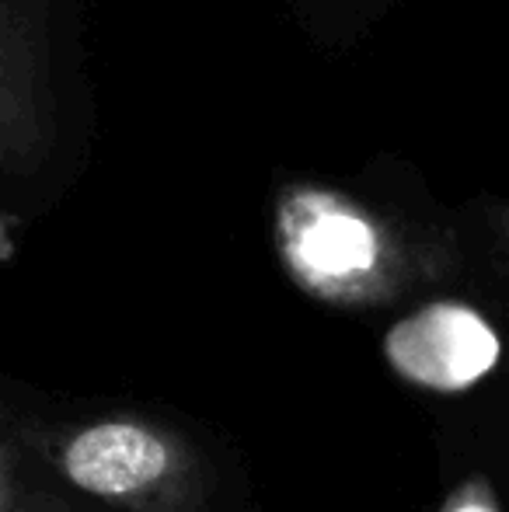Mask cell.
I'll return each instance as SVG.
<instances>
[{
    "mask_svg": "<svg viewBox=\"0 0 509 512\" xmlns=\"http://www.w3.org/2000/svg\"><path fill=\"white\" fill-rule=\"evenodd\" d=\"M496 234L503 237V244L509 248V206H499L496 209Z\"/></svg>",
    "mask_w": 509,
    "mask_h": 512,
    "instance_id": "obj_8",
    "label": "cell"
},
{
    "mask_svg": "<svg viewBox=\"0 0 509 512\" xmlns=\"http://www.w3.org/2000/svg\"><path fill=\"white\" fill-rule=\"evenodd\" d=\"M0 512H67V506L28 485L14 450L4 443H0Z\"/></svg>",
    "mask_w": 509,
    "mask_h": 512,
    "instance_id": "obj_5",
    "label": "cell"
},
{
    "mask_svg": "<svg viewBox=\"0 0 509 512\" xmlns=\"http://www.w3.org/2000/svg\"><path fill=\"white\" fill-rule=\"evenodd\" d=\"M49 460L84 495L129 512H213L210 467L192 439L147 418H102L49 436Z\"/></svg>",
    "mask_w": 509,
    "mask_h": 512,
    "instance_id": "obj_2",
    "label": "cell"
},
{
    "mask_svg": "<svg viewBox=\"0 0 509 512\" xmlns=\"http://www.w3.org/2000/svg\"><path fill=\"white\" fill-rule=\"evenodd\" d=\"M276 251L293 283L332 307H381L440 276L433 248L360 199L311 182L279 192Z\"/></svg>",
    "mask_w": 509,
    "mask_h": 512,
    "instance_id": "obj_1",
    "label": "cell"
},
{
    "mask_svg": "<svg viewBox=\"0 0 509 512\" xmlns=\"http://www.w3.org/2000/svg\"><path fill=\"white\" fill-rule=\"evenodd\" d=\"M14 227H18V220H11V216L0 213V258L11 255V248H14V241H11Z\"/></svg>",
    "mask_w": 509,
    "mask_h": 512,
    "instance_id": "obj_7",
    "label": "cell"
},
{
    "mask_svg": "<svg viewBox=\"0 0 509 512\" xmlns=\"http://www.w3.org/2000/svg\"><path fill=\"white\" fill-rule=\"evenodd\" d=\"M503 356L489 317L457 300H436L401 317L384 335V359L405 384L436 394L475 387Z\"/></svg>",
    "mask_w": 509,
    "mask_h": 512,
    "instance_id": "obj_4",
    "label": "cell"
},
{
    "mask_svg": "<svg viewBox=\"0 0 509 512\" xmlns=\"http://www.w3.org/2000/svg\"><path fill=\"white\" fill-rule=\"evenodd\" d=\"M53 115L46 0H0V178L46 161Z\"/></svg>",
    "mask_w": 509,
    "mask_h": 512,
    "instance_id": "obj_3",
    "label": "cell"
},
{
    "mask_svg": "<svg viewBox=\"0 0 509 512\" xmlns=\"http://www.w3.org/2000/svg\"><path fill=\"white\" fill-rule=\"evenodd\" d=\"M436 512H503V506H499V495L492 488V481L485 474H471L461 485L450 488V495Z\"/></svg>",
    "mask_w": 509,
    "mask_h": 512,
    "instance_id": "obj_6",
    "label": "cell"
}]
</instances>
